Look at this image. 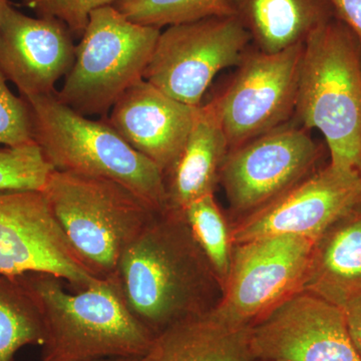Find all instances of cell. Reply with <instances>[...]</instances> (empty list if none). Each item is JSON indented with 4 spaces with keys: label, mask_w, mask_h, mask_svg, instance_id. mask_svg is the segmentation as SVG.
Masks as SVG:
<instances>
[{
    "label": "cell",
    "mask_w": 361,
    "mask_h": 361,
    "mask_svg": "<svg viewBox=\"0 0 361 361\" xmlns=\"http://www.w3.org/2000/svg\"><path fill=\"white\" fill-rule=\"evenodd\" d=\"M250 343L254 360L361 361L343 308L304 291L254 324Z\"/></svg>",
    "instance_id": "cell-13"
},
{
    "label": "cell",
    "mask_w": 361,
    "mask_h": 361,
    "mask_svg": "<svg viewBox=\"0 0 361 361\" xmlns=\"http://www.w3.org/2000/svg\"><path fill=\"white\" fill-rule=\"evenodd\" d=\"M114 6L130 20L161 30L212 16H234L228 0H120Z\"/></svg>",
    "instance_id": "cell-22"
},
{
    "label": "cell",
    "mask_w": 361,
    "mask_h": 361,
    "mask_svg": "<svg viewBox=\"0 0 361 361\" xmlns=\"http://www.w3.org/2000/svg\"><path fill=\"white\" fill-rule=\"evenodd\" d=\"M251 327L230 324L212 310L163 330L137 361H252Z\"/></svg>",
    "instance_id": "cell-18"
},
{
    "label": "cell",
    "mask_w": 361,
    "mask_h": 361,
    "mask_svg": "<svg viewBox=\"0 0 361 361\" xmlns=\"http://www.w3.org/2000/svg\"><path fill=\"white\" fill-rule=\"evenodd\" d=\"M44 342V320L32 292L20 277L0 274V361H14L20 349Z\"/></svg>",
    "instance_id": "cell-20"
},
{
    "label": "cell",
    "mask_w": 361,
    "mask_h": 361,
    "mask_svg": "<svg viewBox=\"0 0 361 361\" xmlns=\"http://www.w3.org/2000/svg\"><path fill=\"white\" fill-rule=\"evenodd\" d=\"M310 130L288 122L230 149L220 171L234 220L255 212L315 172Z\"/></svg>",
    "instance_id": "cell-10"
},
{
    "label": "cell",
    "mask_w": 361,
    "mask_h": 361,
    "mask_svg": "<svg viewBox=\"0 0 361 361\" xmlns=\"http://www.w3.org/2000/svg\"><path fill=\"white\" fill-rule=\"evenodd\" d=\"M9 6H11L9 0H0V26H1L2 20H4L7 7Z\"/></svg>",
    "instance_id": "cell-28"
},
{
    "label": "cell",
    "mask_w": 361,
    "mask_h": 361,
    "mask_svg": "<svg viewBox=\"0 0 361 361\" xmlns=\"http://www.w3.org/2000/svg\"><path fill=\"white\" fill-rule=\"evenodd\" d=\"M75 47L61 21L7 7L0 26V70L25 99L56 94V82L73 65Z\"/></svg>",
    "instance_id": "cell-14"
},
{
    "label": "cell",
    "mask_w": 361,
    "mask_h": 361,
    "mask_svg": "<svg viewBox=\"0 0 361 361\" xmlns=\"http://www.w3.org/2000/svg\"><path fill=\"white\" fill-rule=\"evenodd\" d=\"M44 325L42 361H92L142 357L155 336L126 305L114 280L71 293L56 275H20Z\"/></svg>",
    "instance_id": "cell-2"
},
{
    "label": "cell",
    "mask_w": 361,
    "mask_h": 361,
    "mask_svg": "<svg viewBox=\"0 0 361 361\" xmlns=\"http://www.w3.org/2000/svg\"><path fill=\"white\" fill-rule=\"evenodd\" d=\"M52 171L35 142L0 146V192L44 191Z\"/></svg>",
    "instance_id": "cell-23"
},
{
    "label": "cell",
    "mask_w": 361,
    "mask_h": 361,
    "mask_svg": "<svg viewBox=\"0 0 361 361\" xmlns=\"http://www.w3.org/2000/svg\"><path fill=\"white\" fill-rule=\"evenodd\" d=\"M314 241L280 235L234 244L229 276L214 312L238 326L260 322L302 291Z\"/></svg>",
    "instance_id": "cell-8"
},
{
    "label": "cell",
    "mask_w": 361,
    "mask_h": 361,
    "mask_svg": "<svg viewBox=\"0 0 361 361\" xmlns=\"http://www.w3.org/2000/svg\"><path fill=\"white\" fill-rule=\"evenodd\" d=\"M251 37L234 16H212L161 30L144 80L176 101L199 106L216 75L237 66Z\"/></svg>",
    "instance_id": "cell-7"
},
{
    "label": "cell",
    "mask_w": 361,
    "mask_h": 361,
    "mask_svg": "<svg viewBox=\"0 0 361 361\" xmlns=\"http://www.w3.org/2000/svg\"><path fill=\"white\" fill-rule=\"evenodd\" d=\"M252 361H292L286 358H255Z\"/></svg>",
    "instance_id": "cell-30"
},
{
    "label": "cell",
    "mask_w": 361,
    "mask_h": 361,
    "mask_svg": "<svg viewBox=\"0 0 361 361\" xmlns=\"http://www.w3.org/2000/svg\"><path fill=\"white\" fill-rule=\"evenodd\" d=\"M120 0H23L39 18H51L68 26L73 37H82L90 14L97 9L116 4Z\"/></svg>",
    "instance_id": "cell-25"
},
{
    "label": "cell",
    "mask_w": 361,
    "mask_h": 361,
    "mask_svg": "<svg viewBox=\"0 0 361 361\" xmlns=\"http://www.w3.org/2000/svg\"><path fill=\"white\" fill-rule=\"evenodd\" d=\"M161 30L135 23L114 6L97 9L75 47L65 84L56 92L80 115H108L132 85L144 78Z\"/></svg>",
    "instance_id": "cell-6"
},
{
    "label": "cell",
    "mask_w": 361,
    "mask_h": 361,
    "mask_svg": "<svg viewBox=\"0 0 361 361\" xmlns=\"http://www.w3.org/2000/svg\"><path fill=\"white\" fill-rule=\"evenodd\" d=\"M358 205H361L360 173L329 164L255 212L233 221V242L242 243L280 235L315 240Z\"/></svg>",
    "instance_id": "cell-12"
},
{
    "label": "cell",
    "mask_w": 361,
    "mask_h": 361,
    "mask_svg": "<svg viewBox=\"0 0 361 361\" xmlns=\"http://www.w3.org/2000/svg\"><path fill=\"white\" fill-rule=\"evenodd\" d=\"M349 334L361 360V294L343 307Z\"/></svg>",
    "instance_id": "cell-27"
},
{
    "label": "cell",
    "mask_w": 361,
    "mask_h": 361,
    "mask_svg": "<svg viewBox=\"0 0 361 361\" xmlns=\"http://www.w3.org/2000/svg\"><path fill=\"white\" fill-rule=\"evenodd\" d=\"M295 115L324 135L330 165L361 174V44L338 18L304 42Z\"/></svg>",
    "instance_id": "cell-3"
},
{
    "label": "cell",
    "mask_w": 361,
    "mask_h": 361,
    "mask_svg": "<svg viewBox=\"0 0 361 361\" xmlns=\"http://www.w3.org/2000/svg\"><path fill=\"white\" fill-rule=\"evenodd\" d=\"M302 291L343 308L361 294V205L315 239Z\"/></svg>",
    "instance_id": "cell-17"
},
{
    "label": "cell",
    "mask_w": 361,
    "mask_h": 361,
    "mask_svg": "<svg viewBox=\"0 0 361 361\" xmlns=\"http://www.w3.org/2000/svg\"><path fill=\"white\" fill-rule=\"evenodd\" d=\"M336 18L355 33L361 44V0H329Z\"/></svg>",
    "instance_id": "cell-26"
},
{
    "label": "cell",
    "mask_w": 361,
    "mask_h": 361,
    "mask_svg": "<svg viewBox=\"0 0 361 361\" xmlns=\"http://www.w3.org/2000/svg\"><path fill=\"white\" fill-rule=\"evenodd\" d=\"M197 108L176 101L142 78L104 118L133 149L158 166L165 178L184 148Z\"/></svg>",
    "instance_id": "cell-15"
},
{
    "label": "cell",
    "mask_w": 361,
    "mask_h": 361,
    "mask_svg": "<svg viewBox=\"0 0 361 361\" xmlns=\"http://www.w3.org/2000/svg\"><path fill=\"white\" fill-rule=\"evenodd\" d=\"M303 45L274 54L249 47L227 89L213 97L229 151L290 122Z\"/></svg>",
    "instance_id": "cell-9"
},
{
    "label": "cell",
    "mask_w": 361,
    "mask_h": 361,
    "mask_svg": "<svg viewBox=\"0 0 361 361\" xmlns=\"http://www.w3.org/2000/svg\"><path fill=\"white\" fill-rule=\"evenodd\" d=\"M140 357H114L104 358V360H97L92 361H137Z\"/></svg>",
    "instance_id": "cell-29"
},
{
    "label": "cell",
    "mask_w": 361,
    "mask_h": 361,
    "mask_svg": "<svg viewBox=\"0 0 361 361\" xmlns=\"http://www.w3.org/2000/svg\"><path fill=\"white\" fill-rule=\"evenodd\" d=\"M25 99L33 141L54 170L113 180L156 212L167 209L160 169L133 149L106 118L90 120L61 103L56 94Z\"/></svg>",
    "instance_id": "cell-4"
},
{
    "label": "cell",
    "mask_w": 361,
    "mask_h": 361,
    "mask_svg": "<svg viewBox=\"0 0 361 361\" xmlns=\"http://www.w3.org/2000/svg\"><path fill=\"white\" fill-rule=\"evenodd\" d=\"M0 70V146L16 147L33 142L32 121L25 97H18Z\"/></svg>",
    "instance_id": "cell-24"
},
{
    "label": "cell",
    "mask_w": 361,
    "mask_h": 361,
    "mask_svg": "<svg viewBox=\"0 0 361 361\" xmlns=\"http://www.w3.org/2000/svg\"><path fill=\"white\" fill-rule=\"evenodd\" d=\"M111 280L132 314L155 336L212 310L222 296L183 211L169 208L156 213L126 249Z\"/></svg>",
    "instance_id": "cell-1"
},
{
    "label": "cell",
    "mask_w": 361,
    "mask_h": 361,
    "mask_svg": "<svg viewBox=\"0 0 361 361\" xmlns=\"http://www.w3.org/2000/svg\"><path fill=\"white\" fill-rule=\"evenodd\" d=\"M42 192L71 246L102 280L114 279L123 252L158 213L99 178L54 170Z\"/></svg>",
    "instance_id": "cell-5"
},
{
    "label": "cell",
    "mask_w": 361,
    "mask_h": 361,
    "mask_svg": "<svg viewBox=\"0 0 361 361\" xmlns=\"http://www.w3.org/2000/svg\"><path fill=\"white\" fill-rule=\"evenodd\" d=\"M228 153L219 110L211 99L197 108L184 148L165 176L167 208L183 211L197 199L214 194Z\"/></svg>",
    "instance_id": "cell-16"
},
{
    "label": "cell",
    "mask_w": 361,
    "mask_h": 361,
    "mask_svg": "<svg viewBox=\"0 0 361 361\" xmlns=\"http://www.w3.org/2000/svg\"><path fill=\"white\" fill-rule=\"evenodd\" d=\"M259 51L274 54L303 44L336 18L329 0H228Z\"/></svg>",
    "instance_id": "cell-19"
},
{
    "label": "cell",
    "mask_w": 361,
    "mask_h": 361,
    "mask_svg": "<svg viewBox=\"0 0 361 361\" xmlns=\"http://www.w3.org/2000/svg\"><path fill=\"white\" fill-rule=\"evenodd\" d=\"M183 214L223 291L229 276L234 249L232 223L221 210L214 194L192 202Z\"/></svg>",
    "instance_id": "cell-21"
},
{
    "label": "cell",
    "mask_w": 361,
    "mask_h": 361,
    "mask_svg": "<svg viewBox=\"0 0 361 361\" xmlns=\"http://www.w3.org/2000/svg\"><path fill=\"white\" fill-rule=\"evenodd\" d=\"M56 275L78 290L101 283L78 255L42 191L0 192V274Z\"/></svg>",
    "instance_id": "cell-11"
}]
</instances>
